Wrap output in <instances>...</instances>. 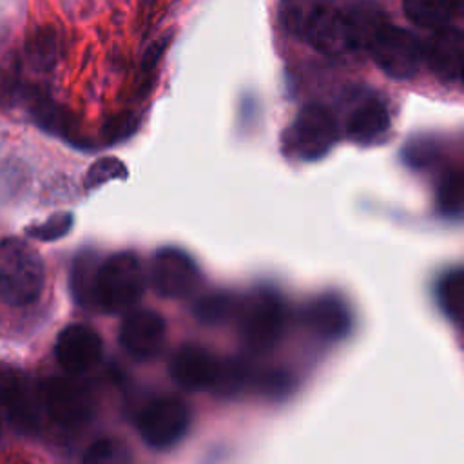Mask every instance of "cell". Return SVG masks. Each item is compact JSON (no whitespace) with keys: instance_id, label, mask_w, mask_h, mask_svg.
I'll list each match as a JSON object with an SVG mask.
<instances>
[{"instance_id":"cell-1","label":"cell","mask_w":464,"mask_h":464,"mask_svg":"<svg viewBox=\"0 0 464 464\" xmlns=\"http://www.w3.org/2000/svg\"><path fill=\"white\" fill-rule=\"evenodd\" d=\"M45 270L40 254L24 239L0 241V299L11 306L34 303L44 288Z\"/></svg>"},{"instance_id":"cell-2","label":"cell","mask_w":464,"mask_h":464,"mask_svg":"<svg viewBox=\"0 0 464 464\" xmlns=\"http://www.w3.org/2000/svg\"><path fill=\"white\" fill-rule=\"evenodd\" d=\"M145 288L140 259L130 252H120L96 268L92 286V304L109 314L125 312L134 306Z\"/></svg>"},{"instance_id":"cell-3","label":"cell","mask_w":464,"mask_h":464,"mask_svg":"<svg viewBox=\"0 0 464 464\" xmlns=\"http://www.w3.org/2000/svg\"><path fill=\"white\" fill-rule=\"evenodd\" d=\"M381 71L397 80L415 76L422 65V44L406 29L384 24L366 45Z\"/></svg>"},{"instance_id":"cell-4","label":"cell","mask_w":464,"mask_h":464,"mask_svg":"<svg viewBox=\"0 0 464 464\" xmlns=\"http://www.w3.org/2000/svg\"><path fill=\"white\" fill-rule=\"evenodd\" d=\"M283 301L266 290L250 295L239 310V335L254 352L270 350L283 334Z\"/></svg>"},{"instance_id":"cell-5","label":"cell","mask_w":464,"mask_h":464,"mask_svg":"<svg viewBox=\"0 0 464 464\" xmlns=\"http://www.w3.org/2000/svg\"><path fill=\"white\" fill-rule=\"evenodd\" d=\"M42 411L62 428H78L92 413L87 388L71 377H51L38 386Z\"/></svg>"},{"instance_id":"cell-6","label":"cell","mask_w":464,"mask_h":464,"mask_svg":"<svg viewBox=\"0 0 464 464\" xmlns=\"http://www.w3.org/2000/svg\"><path fill=\"white\" fill-rule=\"evenodd\" d=\"M301 36L306 38L314 49L330 56L344 54L361 47L350 9L341 11L328 2L310 16Z\"/></svg>"},{"instance_id":"cell-7","label":"cell","mask_w":464,"mask_h":464,"mask_svg":"<svg viewBox=\"0 0 464 464\" xmlns=\"http://www.w3.org/2000/svg\"><path fill=\"white\" fill-rule=\"evenodd\" d=\"M337 141L335 120L319 103L304 105L290 127V150L294 156L314 161L323 158Z\"/></svg>"},{"instance_id":"cell-8","label":"cell","mask_w":464,"mask_h":464,"mask_svg":"<svg viewBox=\"0 0 464 464\" xmlns=\"http://www.w3.org/2000/svg\"><path fill=\"white\" fill-rule=\"evenodd\" d=\"M190 417L183 401L160 397L150 401L138 417L141 439L156 450L174 446L188 430Z\"/></svg>"},{"instance_id":"cell-9","label":"cell","mask_w":464,"mask_h":464,"mask_svg":"<svg viewBox=\"0 0 464 464\" xmlns=\"http://www.w3.org/2000/svg\"><path fill=\"white\" fill-rule=\"evenodd\" d=\"M150 277L160 295L181 299L198 286L199 270L187 252L174 246H165L154 254Z\"/></svg>"},{"instance_id":"cell-10","label":"cell","mask_w":464,"mask_h":464,"mask_svg":"<svg viewBox=\"0 0 464 464\" xmlns=\"http://www.w3.org/2000/svg\"><path fill=\"white\" fill-rule=\"evenodd\" d=\"M464 36L457 27H440L422 45V60L430 71L446 83H459L462 80Z\"/></svg>"},{"instance_id":"cell-11","label":"cell","mask_w":464,"mask_h":464,"mask_svg":"<svg viewBox=\"0 0 464 464\" xmlns=\"http://www.w3.org/2000/svg\"><path fill=\"white\" fill-rule=\"evenodd\" d=\"M54 353L60 366L71 373L80 375L96 366L102 357L100 335L85 324H69L56 339Z\"/></svg>"},{"instance_id":"cell-12","label":"cell","mask_w":464,"mask_h":464,"mask_svg":"<svg viewBox=\"0 0 464 464\" xmlns=\"http://www.w3.org/2000/svg\"><path fill=\"white\" fill-rule=\"evenodd\" d=\"M165 321L152 310H134L120 326V343L134 359L154 357L165 341Z\"/></svg>"},{"instance_id":"cell-13","label":"cell","mask_w":464,"mask_h":464,"mask_svg":"<svg viewBox=\"0 0 464 464\" xmlns=\"http://www.w3.org/2000/svg\"><path fill=\"white\" fill-rule=\"evenodd\" d=\"M221 361L201 346H183L170 361L172 379L187 390L214 388Z\"/></svg>"},{"instance_id":"cell-14","label":"cell","mask_w":464,"mask_h":464,"mask_svg":"<svg viewBox=\"0 0 464 464\" xmlns=\"http://www.w3.org/2000/svg\"><path fill=\"white\" fill-rule=\"evenodd\" d=\"M308 328L323 339H341L350 330V312L337 295H321L314 299L304 312Z\"/></svg>"},{"instance_id":"cell-15","label":"cell","mask_w":464,"mask_h":464,"mask_svg":"<svg viewBox=\"0 0 464 464\" xmlns=\"http://www.w3.org/2000/svg\"><path fill=\"white\" fill-rule=\"evenodd\" d=\"M390 129V114L386 105L377 98L359 103L346 120V134L355 143H373Z\"/></svg>"},{"instance_id":"cell-16","label":"cell","mask_w":464,"mask_h":464,"mask_svg":"<svg viewBox=\"0 0 464 464\" xmlns=\"http://www.w3.org/2000/svg\"><path fill=\"white\" fill-rule=\"evenodd\" d=\"M404 14L415 25L426 29H440L451 20L459 0H402Z\"/></svg>"},{"instance_id":"cell-17","label":"cell","mask_w":464,"mask_h":464,"mask_svg":"<svg viewBox=\"0 0 464 464\" xmlns=\"http://www.w3.org/2000/svg\"><path fill=\"white\" fill-rule=\"evenodd\" d=\"M437 299L444 314L459 323L462 319L464 310V274L460 268L448 272L440 281L437 288Z\"/></svg>"},{"instance_id":"cell-18","label":"cell","mask_w":464,"mask_h":464,"mask_svg":"<svg viewBox=\"0 0 464 464\" xmlns=\"http://www.w3.org/2000/svg\"><path fill=\"white\" fill-rule=\"evenodd\" d=\"M100 263H94V257L91 254H85L76 259L71 277V288L78 303L83 306H92V286H94V276Z\"/></svg>"},{"instance_id":"cell-19","label":"cell","mask_w":464,"mask_h":464,"mask_svg":"<svg viewBox=\"0 0 464 464\" xmlns=\"http://www.w3.org/2000/svg\"><path fill=\"white\" fill-rule=\"evenodd\" d=\"M464 205V179L460 170H450L442 176L439 185V207L440 210L453 218L460 216Z\"/></svg>"},{"instance_id":"cell-20","label":"cell","mask_w":464,"mask_h":464,"mask_svg":"<svg viewBox=\"0 0 464 464\" xmlns=\"http://www.w3.org/2000/svg\"><path fill=\"white\" fill-rule=\"evenodd\" d=\"M324 4L326 0H283L279 9L281 22L288 31L303 34V29L310 16Z\"/></svg>"},{"instance_id":"cell-21","label":"cell","mask_w":464,"mask_h":464,"mask_svg":"<svg viewBox=\"0 0 464 464\" xmlns=\"http://www.w3.org/2000/svg\"><path fill=\"white\" fill-rule=\"evenodd\" d=\"M82 464H130V453L120 440L100 439L89 446Z\"/></svg>"},{"instance_id":"cell-22","label":"cell","mask_w":464,"mask_h":464,"mask_svg":"<svg viewBox=\"0 0 464 464\" xmlns=\"http://www.w3.org/2000/svg\"><path fill=\"white\" fill-rule=\"evenodd\" d=\"M234 310V301L230 295L227 294H210L201 297L196 306H194V314L201 323L207 324H218L223 323L230 312Z\"/></svg>"},{"instance_id":"cell-23","label":"cell","mask_w":464,"mask_h":464,"mask_svg":"<svg viewBox=\"0 0 464 464\" xmlns=\"http://www.w3.org/2000/svg\"><path fill=\"white\" fill-rule=\"evenodd\" d=\"M54 51H56L54 34L49 29L34 31L29 36L27 45H25L27 58L31 60V63L34 67H40V69H45V67H49L53 63Z\"/></svg>"},{"instance_id":"cell-24","label":"cell","mask_w":464,"mask_h":464,"mask_svg":"<svg viewBox=\"0 0 464 464\" xmlns=\"http://www.w3.org/2000/svg\"><path fill=\"white\" fill-rule=\"evenodd\" d=\"M71 227H72V216L69 212H60L47 218L45 221L29 225L25 228V234L38 241H56L63 237L71 230Z\"/></svg>"},{"instance_id":"cell-25","label":"cell","mask_w":464,"mask_h":464,"mask_svg":"<svg viewBox=\"0 0 464 464\" xmlns=\"http://www.w3.org/2000/svg\"><path fill=\"white\" fill-rule=\"evenodd\" d=\"M20 96V76L14 56L7 58V62L0 67V105L11 107Z\"/></svg>"},{"instance_id":"cell-26","label":"cell","mask_w":464,"mask_h":464,"mask_svg":"<svg viewBox=\"0 0 464 464\" xmlns=\"http://www.w3.org/2000/svg\"><path fill=\"white\" fill-rule=\"evenodd\" d=\"M125 170H123V163L114 160V158H103V160H98L87 172L85 176V185L87 188H94L112 178H118V176H123Z\"/></svg>"},{"instance_id":"cell-27","label":"cell","mask_w":464,"mask_h":464,"mask_svg":"<svg viewBox=\"0 0 464 464\" xmlns=\"http://www.w3.org/2000/svg\"><path fill=\"white\" fill-rule=\"evenodd\" d=\"M0 426H2V419H0Z\"/></svg>"}]
</instances>
